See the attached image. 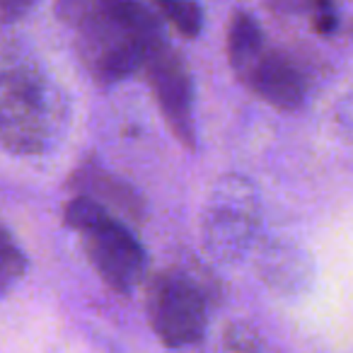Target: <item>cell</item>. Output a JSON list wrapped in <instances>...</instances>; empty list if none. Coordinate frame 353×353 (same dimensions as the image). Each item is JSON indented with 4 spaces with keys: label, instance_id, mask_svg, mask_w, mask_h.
Masks as SVG:
<instances>
[{
    "label": "cell",
    "instance_id": "6da1fadb",
    "mask_svg": "<svg viewBox=\"0 0 353 353\" xmlns=\"http://www.w3.org/2000/svg\"><path fill=\"white\" fill-rule=\"evenodd\" d=\"M56 12L73 30L80 59L99 85L131 78L167 41L155 8L143 3L65 0L56 6Z\"/></svg>",
    "mask_w": 353,
    "mask_h": 353
},
{
    "label": "cell",
    "instance_id": "7a4b0ae2",
    "mask_svg": "<svg viewBox=\"0 0 353 353\" xmlns=\"http://www.w3.org/2000/svg\"><path fill=\"white\" fill-rule=\"evenodd\" d=\"M68 123V99L39 59L22 44H3L0 138L12 155H44Z\"/></svg>",
    "mask_w": 353,
    "mask_h": 353
},
{
    "label": "cell",
    "instance_id": "3957f363",
    "mask_svg": "<svg viewBox=\"0 0 353 353\" xmlns=\"http://www.w3.org/2000/svg\"><path fill=\"white\" fill-rule=\"evenodd\" d=\"M228 59L235 75L266 104L295 112L305 104L310 80L288 51L266 41L264 27L250 10L237 8L228 22Z\"/></svg>",
    "mask_w": 353,
    "mask_h": 353
},
{
    "label": "cell",
    "instance_id": "277c9868",
    "mask_svg": "<svg viewBox=\"0 0 353 353\" xmlns=\"http://www.w3.org/2000/svg\"><path fill=\"white\" fill-rule=\"evenodd\" d=\"M63 223L78 232L85 256L109 290L128 295L145 271V250L123 218L90 196H73L63 206Z\"/></svg>",
    "mask_w": 353,
    "mask_h": 353
},
{
    "label": "cell",
    "instance_id": "5b68a950",
    "mask_svg": "<svg viewBox=\"0 0 353 353\" xmlns=\"http://www.w3.org/2000/svg\"><path fill=\"white\" fill-rule=\"evenodd\" d=\"M261 232V199L242 174H223L211 187L201 216V242L216 264H237Z\"/></svg>",
    "mask_w": 353,
    "mask_h": 353
},
{
    "label": "cell",
    "instance_id": "8992f818",
    "mask_svg": "<svg viewBox=\"0 0 353 353\" xmlns=\"http://www.w3.org/2000/svg\"><path fill=\"white\" fill-rule=\"evenodd\" d=\"M208 288L211 283L187 269L157 271L148 281V322L165 346L182 348L201 341L211 312Z\"/></svg>",
    "mask_w": 353,
    "mask_h": 353
},
{
    "label": "cell",
    "instance_id": "52a82bcc",
    "mask_svg": "<svg viewBox=\"0 0 353 353\" xmlns=\"http://www.w3.org/2000/svg\"><path fill=\"white\" fill-rule=\"evenodd\" d=\"M145 75L155 102L170 133L187 150H196V126H194V80L182 54L165 41L145 63Z\"/></svg>",
    "mask_w": 353,
    "mask_h": 353
},
{
    "label": "cell",
    "instance_id": "ba28073f",
    "mask_svg": "<svg viewBox=\"0 0 353 353\" xmlns=\"http://www.w3.org/2000/svg\"><path fill=\"white\" fill-rule=\"evenodd\" d=\"M65 187H68V192H73V196L94 199L104 208L117 211L119 218L133 223V225H141L148 218L145 199L138 194V189L121 176L112 174L97 157H85L70 172Z\"/></svg>",
    "mask_w": 353,
    "mask_h": 353
},
{
    "label": "cell",
    "instance_id": "9c48e42d",
    "mask_svg": "<svg viewBox=\"0 0 353 353\" xmlns=\"http://www.w3.org/2000/svg\"><path fill=\"white\" fill-rule=\"evenodd\" d=\"M256 274L276 293L298 295L312 283V259L295 242L274 237L256 252Z\"/></svg>",
    "mask_w": 353,
    "mask_h": 353
},
{
    "label": "cell",
    "instance_id": "30bf717a",
    "mask_svg": "<svg viewBox=\"0 0 353 353\" xmlns=\"http://www.w3.org/2000/svg\"><path fill=\"white\" fill-rule=\"evenodd\" d=\"M155 8L167 22L174 25V30L179 32V34L189 37V39H194V37L201 34L203 8L199 6V3H172V0H157Z\"/></svg>",
    "mask_w": 353,
    "mask_h": 353
},
{
    "label": "cell",
    "instance_id": "8fae6325",
    "mask_svg": "<svg viewBox=\"0 0 353 353\" xmlns=\"http://www.w3.org/2000/svg\"><path fill=\"white\" fill-rule=\"evenodd\" d=\"M0 252H3V261H0V288H3V293H8L25 276L27 256L8 228L3 230V250Z\"/></svg>",
    "mask_w": 353,
    "mask_h": 353
},
{
    "label": "cell",
    "instance_id": "7c38bea8",
    "mask_svg": "<svg viewBox=\"0 0 353 353\" xmlns=\"http://www.w3.org/2000/svg\"><path fill=\"white\" fill-rule=\"evenodd\" d=\"M281 10H293V12H310V22H312L314 32L319 34H332L339 25V15H336V6L332 3H314V6H276Z\"/></svg>",
    "mask_w": 353,
    "mask_h": 353
},
{
    "label": "cell",
    "instance_id": "4fadbf2b",
    "mask_svg": "<svg viewBox=\"0 0 353 353\" xmlns=\"http://www.w3.org/2000/svg\"><path fill=\"white\" fill-rule=\"evenodd\" d=\"M225 343L235 353H259V336H256V332L250 327H242V324L228 327Z\"/></svg>",
    "mask_w": 353,
    "mask_h": 353
},
{
    "label": "cell",
    "instance_id": "5bb4252c",
    "mask_svg": "<svg viewBox=\"0 0 353 353\" xmlns=\"http://www.w3.org/2000/svg\"><path fill=\"white\" fill-rule=\"evenodd\" d=\"M334 123L348 143H353V94H346L334 109Z\"/></svg>",
    "mask_w": 353,
    "mask_h": 353
},
{
    "label": "cell",
    "instance_id": "9a60e30c",
    "mask_svg": "<svg viewBox=\"0 0 353 353\" xmlns=\"http://www.w3.org/2000/svg\"><path fill=\"white\" fill-rule=\"evenodd\" d=\"M32 6H34V3H17V0H8L6 6H3V22H6V25H12V22L20 20L27 10H32Z\"/></svg>",
    "mask_w": 353,
    "mask_h": 353
}]
</instances>
